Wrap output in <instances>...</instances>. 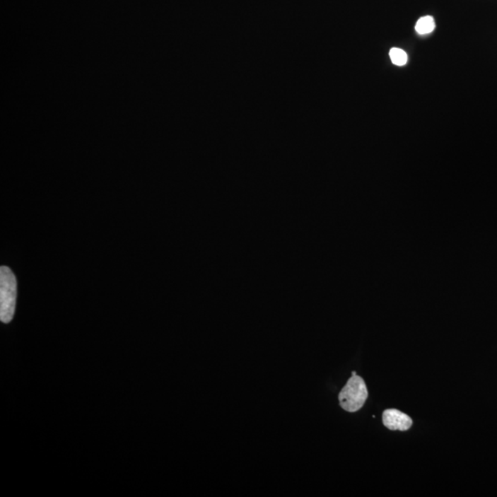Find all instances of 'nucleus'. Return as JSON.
<instances>
[{"label":"nucleus","instance_id":"f257e3e1","mask_svg":"<svg viewBox=\"0 0 497 497\" xmlns=\"http://www.w3.org/2000/svg\"><path fill=\"white\" fill-rule=\"evenodd\" d=\"M17 300L16 277L10 268H0V320L8 323L13 319Z\"/></svg>","mask_w":497,"mask_h":497},{"label":"nucleus","instance_id":"f03ea898","mask_svg":"<svg viewBox=\"0 0 497 497\" xmlns=\"http://www.w3.org/2000/svg\"><path fill=\"white\" fill-rule=\"evenodd\" d=\"M368 397V392L365 381L358 375H352L338 396L341 407L349 413L361 410Z\"/></svg>","mask_w":497,"mask_h":497},{"label":"nucleus","instance_id":"7ed1b4c3","mask_svg":"<svg viewBox=\"0 0 497 497\" xmlns=\"http://www.w3.org/2000/svg\"><path fill=\"white\" fill-rule=\"evenodd\" d=\"M382 421L384 426L390 430L407 431L413 426V420L409 416L396 409L384 411Z\"/></svg>","mask_w":497,"mask_h":497},{"label":"nucleus","instance_id":"20e7f679","mask_svg":"<svg viewBox=\"0 0 497 497\" xmlns=\"http://www.w3.org/2000/svg\"><path fill=\"white\" fill-rule=\"evenodd\" d=\"M435 28V23L432 16L420 18L416 24V30L419 35H428V33H432Z\"/></svg>","mask_w":497,"mask_h":497},{"label":"nucleus","instance_id":"39448f33","mask_svg":"<svg viewBox=\"0 0 497 497\" xmlns=\"http://www.w3.org/2000/svg\"><path fill=\"white\" fill-rule=\"evenodd\" d=\"M390 57L392 64L398 66H404L408 60L407 54L405 53L404 50H402V49L396 47L390 49Z\"/></svg>","mask_w":497,"mask_h":497},{"label":"nucleus","instance_id":"423d86ee","mask_svg":"<svg viewBox=\"0 0 497 497\" xmlns=\"http://www.w3.org/2000/svg\"><path fill=\"white\" fill-rule=\"evenodd\" d=\"M352 375H356V371H353V372H352Z\"/></svg>","mask_w":497,"mask_h":497}]
</instances>
